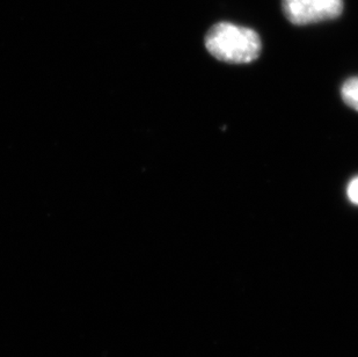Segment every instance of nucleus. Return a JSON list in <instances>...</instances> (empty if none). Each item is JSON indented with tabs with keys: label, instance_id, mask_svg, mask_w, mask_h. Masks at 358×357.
<instances>
[{
	"label": "nucleus",
	"instance_id": "f257e3e1",
	"mask_svg": "<svg viewBox=\"0 0 358 357\" xmlns=\"http://www.w3.org/2000/svg\"><path fill=\"white\" fill-rule=\"evenodd\" d=\"M206 47L213 57L231 64H247L260 56V36L250 28L230 22L215 24L206 37Z\"/></svg>",
	"mask_w": 358,
	"mask_h": 357
},
{
	"label": "nucleus",
	"instance_id": "f03ea898",
	"mask_svg": "<svg viewBox=\"0 0 358 357\" xmlns=\"http://www.w3.org/2000/svg\"><path fill=\"white\" fill-rule=\"evenodd\" d=\"M283 12L291 24H317L340 17L343 0H283Z\"/></svg>",
	"mask_w": 358,
	"mask_h": 357
},
{
	"label": "nucleus",
	"instance_id": "7ed1b4c3",
	"mask_svg": "<svg viewBox=\"0 0 358 357\" xmlns=\"http://www.w3.org/2000/svg\"><path fill=\"white\" fill-rule=\"evenodd\" d=\"M342 99L349 107L358 111V77L345 81L341 90Z\"/></svg>",
	"mask_w": 358,
	"mask_h": 357
},
{
	"label": "nucleus",
	"instance_id": "20e7f679",
	"mask_svg": "<svg viewBox=\"0 0 358 357\" xmlns=\"http://www.w3.org/2000/svg\"><path fill=\"white\" fill-rule=\"evenodd\" d=\"M347 195H348L349 201L352 204L358 206V176L352 178V181L349 182Z\"/></svg>",
	"mask_w": 358,
	"mask_h": 357
}]
</instances>
